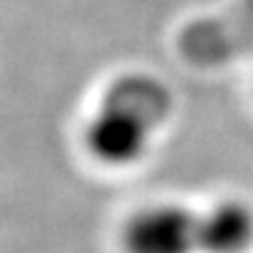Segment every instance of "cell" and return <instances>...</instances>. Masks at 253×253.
I'll return each mask as SVG.
<instances>
[{
    "label": "cell",
    "mask_w": 253,
    "mask_h": 253,
    "mask_svg": "<svg viewBox=\"0 0 253 253\" xmlns=\"http://www.w3.org/2000/svg\"><path fill=\"white\" fill-rule=\"evenodd\" d=\"M121 239L126 253H202V209L177 202L140 207Z\"/></svg>",
    "instance_id": "cell-2"
},
{
    "label": "cell",
    "mask_w": 253,
    "mask_h": 253,
    "mask_svg": "<svg viewBox=\"0 0 253 253\" xmlns=\"http://www.w3.org/2000/svg\"><path fill=\"white\" fill-rule=\"evenodd\" d=\"M169 111L172 96L158 79L128 77L116 84L86 123V148L103 165H135L145 158Z\"/></svg>",
    "instance_id": "cell-1"
},
{
    "label": "cell",
    "mask_w": 253,
    "mask_h": 253,
    "mask_svg": "<svg viewBox=\"0 0 253 253\" xmlns=\"http://www.w3.org/2000/svg\"><path fill=\"white\" fill-rule=\"evenodd\" d=\"M253 249V207L221 199L202 209V253H249Z\"/></svg>",
    "instance_id": "cell-3"
}]
</instances>
